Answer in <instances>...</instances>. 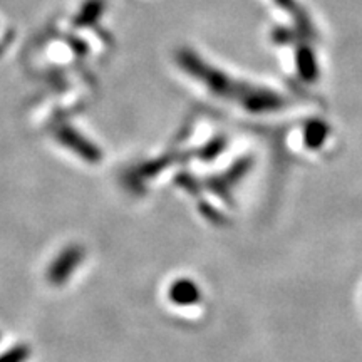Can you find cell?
Listing matches in <instances>:
<instances>
[{"label": "cell", "instance_id": "7a4b0ae2", "mask_svg": "<svg viewBox=\"0 0 362 362\" xmlns=\"http://www.w3.org/2000/svg\"><path fill=\"white\" fill-rule=\"evenodd\" d=\"M327 138V128L322 123H314L307 128V134H305V144L312 149H315L317 146H320Z\"/></svg>", "mask_w": 362, "mask_h": 362}, {"label": "cell", "instance_id": "6da1fadb", "mask_svg": "<svg viewBox=\"0 0 362 362\" xmlns=\"http://www.w3.org/2000/svg\"><path fill=\"white\" fill-rule=\"evenodd\" d=\"M104 11V0H88L81 8L79 16L74 19L76 25H89L96 22Z\"/></svg>", "mask_w": 362, "mask_h": 362}]
</instances>
